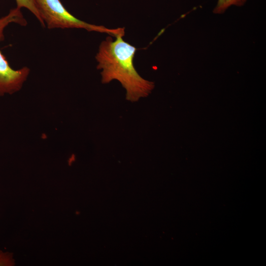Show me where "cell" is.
Segmentation results:
<instances>
[{"mask_svg": "<svg viewBox=\"0 0 266 266\" xmlns=\"http://www.w3.org/2000/svg\"><path fill=\"white\" fill-rule=\"evenodd\" d=\"M118 35L113 40L110 36L102 41L96 56L101 69V82L108 83L113 80L120 82L126 91V99L135 102L147 97L154 88V83L141 77L133 65L136 49Z\"/></svg>", "mask_w": 266, "mask_h": 266, "instance_id": "1", "label": "cell"}, {"mask_svg": "<svg viewBox=\"0 0 266 266\" xmlns=\"http://www.w3.org/2000/svg\"><path fill=\"white\" fill-rule=\"evenodd\" d=\"M40 16L49 29H83L89 32L106 33L117 36L125 35V28L109 29L81 21L70 14L60 0H33Z\"/></svg>", "mask_w": 266, "mask_h": 266, "instance_id": "2", "label": "cell"}, {"mask_svg": "<svg viewBox=\"0 0 266 266\" xmlns=\"http://www.w3.org/2000/svg\"><path fill=\"white\" fill-rule=\"evenodd\" d=\"M11 23L26 26L27 21L20 9L17 7L12 9L7 15L0 18V41L3 39L4 29ZM29 72L30 69L26 66L18 70L12 68L0 51V96L5 94H11L19 91Z\"/></svg>", "mask_w": 266, "mask_h": 266, "instance_id": "3", "label": "cell"}, {"mask_svg": "<svg viewBox=\"0 0 266 266\" xmlns=\"http://www.w3.org/2000/svg\"><path fill=\"white\" fill-rule=\"evenodd\" d=\"M247 0H218L216 6L214 8L213 13L222 14L232 5L241 6L243 5Z\"/></svg>", "mask_w": 266, "mask_h": 266, "instance_id": "4", "label": "cell"}, {"mask_svg": "<svg viewBox=\"0 0 266 266\" xmlns=\"http://www.w3.org/2000/svg\"><path fill=\"white\" fill-rule=\"evenodd\" d=\"M17 8L24 7L30 11L38 20L41 26L44 27L45 23L41 19L33 0H15Z\"/></svg>", "mask_w": 266, "mask_h": 266, "instance_id": "5", "label": "cell"}, {"mask_svg": "<svg viewBox=\"0 0 266 266\" xmlns=\"http://www.w3.org/2000/svg\"><path fill=\"white\" fill-rule=\"evenodd\" d=\"M14 265L12 254L9 252L0 251V266H11Z\"/></svg>", "mask_w": 266, "mask_h": 266, "instance_id": "6", "label": "cell"}]
</instances>
